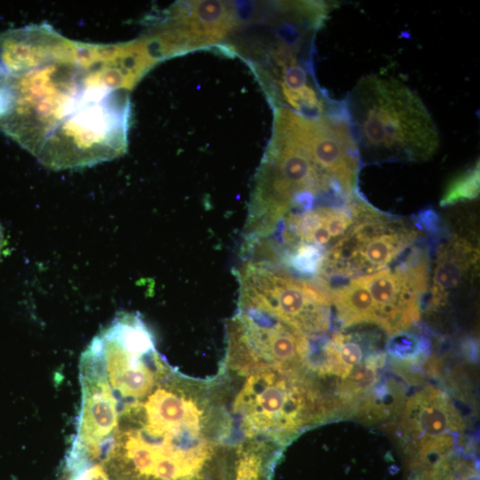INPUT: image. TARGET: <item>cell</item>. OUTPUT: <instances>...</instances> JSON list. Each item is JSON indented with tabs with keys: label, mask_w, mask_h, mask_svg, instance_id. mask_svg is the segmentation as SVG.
I'll list each match as a JSON object with an SVG mask.
<instances>
[{
	"label": "cell",
	"mask_w": 480,
	"mask_h": 480,
	"mask_svg": "<svg viewBox=\"0 0 480 480\" xmlns=\"http://www.w3.org/2000/svg\"><path fill=\"white\" fill-rule=\"evenodd\" d=\"M419 237L420 231L412 223L370 204L325 252L313 283L324 289L336 279L351 280L388 268L414 246Z\"/></svg>",
	"instance_id": "obj_6"
},
{
	"label": "cell",
	"mask_w": 480,
	"mask_h": 480,
	"mask_svg": "<svg viewBox=\"0 0 480 480\" xmlns=\"http://www.w3.org/2000/svg\"><path fill=\"white\" fill-rule=\"evenodd\" d=\"M164 18L188 52L222 44L239 23L235 2L226 1L177 2Z\"/></svg>",
	"instance_id": "obj_8"
},
{
	"label": "cell",
	"mask_w": 480,
	"mask_h": 480,
	"mask_svg": "<svg viewBox=\"0 0 480 480\" xmlns=\"http://www.w3.org/2000/svg\"><path fill=\"white\" fill-rule=\"evenodd\" d=\"M429 277L428 252L418 246L412 247L394 268L360 276L373 301L378 326L387 334L403 332L420 319Z\"/></svg>",
	"instance_id": "obj_7"
},
{
	"label": "cell",
	"mask_w": 480,
	"mask_h": 480,
	"mask_svg": "<svg viewBox=\"0 0 480 480\" xmlns=\"http://www.w3.org/2000/svg\"><path fill=\"white\" fill-rule=\"evenodd\" d=\"M479 195V162L455 175L445 187L440 206L446 207L470 201Z\"/></svg>",
	"instance_id": "obj_11"
},
{
	"label": "cell",
	"mask_w": 480,
	"mask_h": 480,
	"mask_svg": "<svg viewBox=\"0 0 480 480\" xmlns=\"http://www.w3.org/2000/svg\"><path fill=\"white\" fill-rule=\"evenodd\" d=\"M357 192L329 169L318 117L276 107L273 132L256 174L245 233L266 236L292 209L348 198Z\"/></svg>",
	"instance_id": "obj_3"
},
{
	"label": "cell",
	"mask_w": 480,
	"mask_h": 480,
	"mask_svg": "<svg viewBox=\"0 0 480 480\" xmlns=\"http://www.w3.org/2000/svg\"><path fill=\"white\" fill-rule=\"evenodd\" d=\"M4 243L5 241H4V230H3L2 225L0 224V259L3 253V249L4 247Z\"/></svg>",
	"instance_id": "obj_12"
},
{
	"label": "cell",
	"mask_w": 480,
	"mask_h": 480,
	"mask_svg": "<svg viewBox=\"0 0 480 480\" xmlns=\"http://www.w3.org/2000/svg\"><path fill=\"white\" fill-rule=\"evenodd\" d=\"M361 162H424L436 153L437 127L407 85L378 76L362 77L343 100Z\"/></svg>",
	"instance_id": "obj_4"
},
{
	"label": "cell",
	"mask_w": 480,
	"mask_h": 480,
	"mask_svg": "<svg viewBox=\"0 0 480 480\" xmlns=\"http://www.w3.org/2000/svg\"><path fill=\"white\" fill-rule=\"evenodd\" d=\"M405 433L412 439L436 440L462 429V418L446 395L427 387L408 400L403 423Z\"/></svg>",
	"instance_id": "obj_10"
},
{
	"label": "cell",
	"mask_w": 480,
	"mask_h": 480,
	"mask_svg": "<svg viewBox=\"0 0 480 480\" xmlns=\"http://www.w3.org/2000/svg\"><path fill=\"white\" fill-rule=\"evenodd\" d=\"M479 264V247L476 239L452 234L438 246L428 284L430 310L448 303L456 292L468 289L476 280Z\"/></svg>",
	"instance_id": "obj_9"
},
{
	"label": "cell",
	"mask_w": 480,
	"mask_h": 480,
	"mask_svg": "<svg viewBox=\"0 0 480 480\" xmlns=\"http://www.w3.org/2000/svg\"><path fill=\"white\" fill-rule=\"evenodd\" d=\"M113 396L116 425L96 448L110 480L212 479L233 432L213 382L169 366L144 395Z\"/></svg>",
	"instance_id": "obj_2"
},
{
	"label": "cell",
	"mask_w": 480,
	"mask_h": 480,
	"mask_svg": "<svg viewBox=\"0 0 480 480\" xmlns=\"http://www.w3.org/2000/svg\"><path fill=\"white\" fill-rule=\"evenodd\" d=\"M155 65L142 38L83 43L46 22L0 32V131L53 170L111 161L127 150L129 92Z\"/></svg>",
	"instance_id": "obj_1"
},
{
	"label": "cell",
	"mask_w": 480,
	"mask_h": 480,
	"mask_svg": "<svg viewBox=\"0 0 480 480\" xmlns=\"http://www.w3.org/2000/svg\"><path fill=\"white\" fill-rule=\"evenodd\" d=\"M239 304L261 310L303 333L309 340L332 325V304L316 284L273 265L249 260L237 269Z\"/></svg>",
	"instance_id": "obj_5"
}]
</instances>
